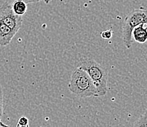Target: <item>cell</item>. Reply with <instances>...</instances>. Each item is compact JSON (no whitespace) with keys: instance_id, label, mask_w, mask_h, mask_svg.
Returning <instances> with one entry per match:
<instances>
[{"instance_id":"2","label":"cell","mask_w":147,"mask_h":127,"mask_svg":"<svg viewBox=\"0 0 147 127\" xmlns=\"http://www.w3.org/2000/svg\"><path fill=\"white\" fill-rule=\"evenodd\" d=\"M77 67L87 72L97 88L98 97L106 94L108 92V76L105 69L98 62L90 57H83L78 61Z\"/></svg>"},{"instance_id":"3","label":"cell","mask_w":147,"mask_h":127,"mask_svg":"<svg viewBox=\"0 0 147 127\" xmlns=\"http://www.w3.org/2000/svg\"><path fill=\"white\" fill-rule=\"evenodd\" d=\"M141 24H147V10L143 9L133 10L125 17L122 24V38L125 46L127 49L132 46V33L136 26Z\"/></svg>"},{"instance_id":"10","label":"cell","mask_w":147,"mask_h":127,"mask_svg":"<svg viewBox=\"0 0 147 127\" xmlns=\"http://www.w3.org/2000/svg\"><path fill=\"white\" fill-rule=\"evenodd\" d=\"M17 127H28L29 126V119L26 117H21L18 121Z\"/></svg>"},{"instance_id":"13","label":"cell","mask_w":147,"mask_h":127,"mask_svg":"<svg viewBox=\"0 0 147 127\" xmlns=\"http://www.w3.org/2000/svg\"><path fill=\"white\" fill-rule=\"evenodd\" d=\"M44 1H45V4H49V2H51L52 0H44Z\"/></svg>"},{"instance_id":"5","label":"cell","mask_w":147,"mask_h":127,"mask_svg":"<svg viewBox=\"0 0 147 127\" xmlns=\"http://www.w3.org/2000/svg\"><path fill=\"white\" fill-rule=\"evenodd\" d=\"M16 33L0 21V46H7Z\"/></svg>"},{"instance_id":"11","label":"cell","mask_w":147,"mask_h":127,"mask_svg":"<svg viewBox=\"0 0 147 127\" xmlns=\"http://www.w3.org/2000/svg\"><path fill=\"white\" fill-rule=\"evenodd\" d=\"M101 37L103 39L105 40L111 39L112 37V31H111V30H106V31L102 32L101 33Z\"/></svg>"},{"instance_id":"6","label":"cell","mask_w":147,"mask_h":127,"mask_svg":"<svg viewBox=\"0 0 147 127\" xmlns=\"http://www.w3.org/2000/svg\"><path fill=\"white\" fill-rule=\"evenodd\" d=\"M133 40L139 43H145L147 41V24H141L133 29L132 33Z\"/></svg>"},{"instance_id":"7","label":"cell","mask_w":147,"mask_h":127,"mask_svg":"<svg viewBox=\"0 0 147 127\" xmlns=\"http://www.w3.org/2000/svg\"><path fill=\"white\" fill-rule=\"evenodd\" d=\"M11 5L15 14L19 16H24L27 11V4L22 0H13Z\"/></svg>"},{"instance_id":"9","label":"cell","mask_w":147,"mask_h":127,"mask_svg":"<svg viewBox=\"0 0 147 127\" xmlns=\"http://www.w3.org/2000/svg\"><path fill=\"white\" fill-rule=\"evenodd\" d=\"M2 114H3V93L2 88L0 85V126H7L6 124L2 122Z\"/></svg>"},{"instance_id":"4","label":"cell","mask_w":147,"mask_h":127,"mask_svg":"<svg viewBox=\"0 0 147 127\" xmlns=\"http://www.w3.org/2000/svg\"><path fill=\"white\" fill-rule=\"evenodd\" d=\"M0 21L17 33L21 27L23 19L22 16L15 14L11 3L6 2L0 7Z\"/></svg>"},{"instance_id":"12","label":"cell","mask_w":147,"mask_h":127,"mask_svg":"<svg viewBox=\"0 0 147 127\" xmlns=\"http://www.w3.org/2000/svg\"><path fill=\"white\" fill-rule=\"evenodd\" d=\"M22 1L25 2L26 4H29V3H33V2H40V1H42V0H22Z\"/></svg>"},{"instance_id":"8","label":"cell","mask_w":147,"mask_h":127,"mask_svg":"<svg viewBox=\"0 0 147 127\" xmlns=\"http://www.w3.org/2000/svg\"><path fill=\"white\" fill-rule=\"evenodd\" d=\"M133 126H147V109L141 116V117L136 121Z\"/></svg>"},{"instance_id":"1","label":"cell","mask_w":147,"mask_h":127,"mask_svg":"<svg viewBox=\"0 0 147 127\" xmlns=\"http://www.w3.org/2000/svg\"><path fill=\"white\" fill-rule=\"evenodd\" d=\"M68 88L72 93L81 98L98 97L97 88L91 77L86 71L78 67L72 72Z\"/></svg>"}]
</instances>
